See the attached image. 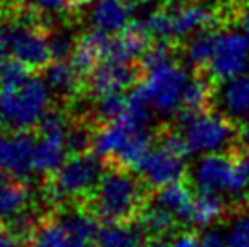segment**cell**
I'll use <instances>...</instances> for the list:
<instances>
[{
  "label": "cell",
  "mask_w": 249,
  "mask_h": 247,
  "mask_svg": "<svg viewBox=\"0 0 249 247\" xmlns=\"http://www.w3.org/2000/svg\"><path fill=\"white\" fill-rule=\"evenodd\" d=\"M144 182L124 167L113 165L104 173L88 198L89 213L106 224H125L145 209Z\"/></svg>",
  "instance_id": "1"
},
{
  "label": "cell",
  "mask_w": 249,
  "mask_h": 247,
  "mask_svg": "<svg viewBox=\"0 0 249 247\" xmlns=\"http://www.w3.org/2000/svg\"><path fill=\"white\" fill-rule=\"evenodd\" d=\"M151 149V133L131 118L122 117L102 124L93 137V153L117 167H135Z\"/></svg>",
  "instance_id": "2"
},
{
  "label": "cell",
  "mask_w": 249,
  "mask_h": 247,
  "mask_svg": "<svg viewBox=\"0 0 249 247\" xmlns=\"http://www.w3.org/2000/svg\"><path fill=\"white\" fill-rule=\"evenodd\" d=\"M178 131L187 140L191 153H226L240 138L238 125L220 111H184L178 115Z\"/></svg>",
  "instance_id": "3"
},
{
  "label": "cell",
  "mask_w": 249,
  "mask_h": 247,
  "mask_svg": "<svg viewBox=\"0 0 249 247\" xmlns=\"http://www.w3.org/2000/svg\"><path fill=\"white\" fill-rule=\"evenodd\" d=\"M51 111V93L42 78L29 80L0 93V115L6 127L13 131H31L38 127Z\"/></svg>",
  "instance_id": "4"
},
{
  "label": "cell",
  "mask_w": 249,
  "mask_h": 247,
  "mask_svg": "<svg viewBox=\"0 0 249 247\" xmlns=\"http://www.w3.org/2000/svg\"><path fill=\"white\" fill-rule=\"evenodd\" d=\"M104 160L95 153L73 155L60 169L51 175L48 182L49 198L56 200H86L97 189L104 176Z\"/></svg>",
  "instance_id": "5"
},
{
  "label": "cell",
  "mask_w": 249,
  "mask_h": 247,
  "mask_svg": "<svg viewBox=\"0 0 249 247\" xmlns=\"http://www.w3.org/2000/svg\"><path fill=\"white\" fill-rule=\"evenodd\" d=\"M191 75L177 62L144 71L140 88L144 89L147 100L155 113L162 117L180 115L184 111V95Z\"/></svg>",
  "instance_id": "6"
},
{
  "label": "cell",
  "mask_w": 249,
  "mask_h": 247,
  "mask_svg": "<svg viewBox=\"0 0 249 247\" xmlns=\"http://www.w3.org/2000/svg\"><path fill=\"white\" fill-rule=\"evenodd\" d=\"M71 122L58 111H49L38 125V138L33 155V169L38 175H53L68 160V133Z\"/></svg>",
  "instance_id": "7"
},
{
  "label": "cell",
  "mask_w": 249,
  "mask_h": 247,
  "mask_svg": "<svg viewBox=\"0 0 249 247\" xmlns=\"http://www.w3.org/2000/svg\"><path fill=\"white\" fill-rule=\"evenodd\" d=\"M249 66V38L238 31H220L213 58L206 68L213 82H228L242 76Z\"/></svg>",
  "instance_id": "8"
},
{
  "label": "cell",
  "mask_w": 249,
  "mask_h": 247,
  "mask_svg": "<svg viewBox=\"0 0 249 247\" xmlns=\"http://www.w3.org/2000/svg\"><path fill=\"white\" fill-rule=\"evenodd\" d=\"M36 138L31 131H13L0 137V176L26 180L33 175V155Z\"/></svg>",
  "instance_id": "9"
},
{
  "label": "cell",
  "mask_w": 249,
  "mask_h": 247,
  "mask_svg": "<svg viewBox=\"0 0 249 247\" xmlns=\"http://www.w3.org/2000/svg\"><path fill=\"white\" fill-rule=\"evenodd\" d=\"M193 182L200 193H229L236 196L235 157H229L228 153L202 157L193 169Z\"/></svg>",
  "instance_id": "10"
},
{
  "label": "cell",
  "mask_w": 249,
  "mask_h": 247,
  "mask_svg": "<svg viewBox=\"0 0 249 247\" xmlns=\"http://www.w3.org/2000/svg\"><path fill=\"white\" fill-rule=\"evenodd\" d=\"M139 178L149 187L162 189L166 185L182 182L186 176V162L184 158L177 157L167 149L160 147H151L149 153L145 155L140 164L137 165Z\"/></svg>",
  "instance_id": "11"
},
{
  "label": "cell",
  "mask_w": 249,
  "mask_h": 247,
  "mask_svg": "<svg viewBox=\"0 0 249 247\" xmlns=\"http://www.w3.org/2000/svg\"><path fill=\"white\" fill-rule=\"evenodd\" d=\"M135 80H137V69L131 64L106 58L88 76V86L95 98H102L109 95H122L135 84Z\"/></svg>",
  "instance_id": "12"
},
{
  "label": "cell",
  "mask_w": 249,
  "mask_h": 247,
  "mask_svg": "<svg viewBox=\"0 0 249 247\" xmlns=\"http://www.w3.org/2000/svg\"><path fill=\"white\" fill-rule=\"evenodd\" d=\"M109 44L111 35L91 29V31L76 38L75 49H73V55L70 56V62L73 64V68L86 78L95 71V68L100 62L107 58Z\"/></svg>",
  "instance_id": "13"
},
{
  "label": "cell",
  "mask_w": 249,
  "mask_h": 247,
  "mask_svg": "<svg viewBox=\"0 0 249 247\" xmlns=\"http://www.w3.org/2000/svg\"><path fill=\"white\" fill-rule=\"evenodd\" d=\"M214 98L222 115L236 120V125H240L249 118V76L242 75L218 84Z\"/></svg>",
  "instance_id": "14"
},
{
  "label": "cell",
  "mask_w": 249,
  "mask_h": 247,
  "mask_svg": "<svg viewBox=\"0 0 249 247\" xmlns=\"http://www.w3.org/2000/svg\"><path fill=\"white\" fill-rule=\"evenodd\" d=\"M89 6V20L97 31L115 36L131 26V7L124 0H95Z\"/></svg>",
  "instance_id": "15"
},
{
  "label": "cell",
  "mask_w": 249,
  "mask_h": 247,
  "mask_svg": "<svg viewBox=\"0 0 249 247\" xmlns=\"http://www.w3.org/2000/svg\"><path fill=\"white\" fill-rule=\"evenodd\" d=\"M149 46H151L149 33L145 31L142 22L135 20L122 33L111 36L107 58H115V60L131 64L135 60H140L145 51L149 49Z\"/></svg>",
  "instance_id": "16"
},
{
  "label": "cell",
  "mask_w": 249,
  "mask_h": 247,
  "mask_svg": "<svg viewBox=\"0 0 249 247\" xmlns=\"http://www.w3.org/2000/svg\"><path fill=\"white\" fill-rule=\"evenodd\" d=\"M42 73H44L42 80L46 82L51 95L60 96L64 100H71L82 93L84 76L73 68L70 60L51 62Z\"/></svg>",
  "instance_id": "17"
},
{
  "label": "cell",
  "mask_w": 249,
  "mask_h": 247,
  "mask_svg": "<svg viewBox=\"0 0 249 247\" xmlns=\"http://www.w3.org/2000/svg\"><path fill=\"white\" fill-rule=\"evenodd\" d=\"M29 189L24 182L0 176V224L9 226L28 211Z\"/></svg>",
  "instance_id": "18"
},
{
  "label": "cell",
  "mask_w": 249,
  "mask_h": 247,
  "mask_svg": "<svg viewBox=\"0 0 249 247\" xmlns=\"http://www.w3.org/2000/svg\"><path fill=\"white\" fill-rule=\"evenodd\" d=\"M193 193L182 182L166 185L159 189L157 196H155V204L162 209H166L173 214L177 222L180 224H189V216H191V206H193Z\"/></svg>",
  "instance_id": "19"
},
{
  "label": "cell",
  "mask_w": 249,
  "mask_h": 247,
  "mask_svg": "<svg viewBox=\"0 0 249 247\" xmlns=\"http://www.w3.org/2000/svg\"><path fill=\"white\" fill-rule=\"evenodd\" d=\"M145 233L135 222L104 224L98 233L97 247H144Z\"/></svg>",
  "instance_id": "20"
},
{
  "label": "cell",
  "mask_w": 249,
  "mask_h": 247,
  "mask_svg": "<svg viewBox=\"0 0 249 247\" xmlns=\"http://www.w3.org/2000/svg\"><path fill=\"white\" fill-rule=\"evenodd\" d=\"M218 36H220L218 29H206V31L193 35L186 44L187 64L195 69H204L206 71V68L213 58Z\"/></svg>",
  "instance_id": "21"
},
{
  "label": "cell",
  "mask_w": 249,
  "mask_h": 247,
  "mask_svg": "<svg viewBox=\"0 0 249 247\" xmlns=\"http://www.w3.org/2000/svg\"><path fill=\"white\" fill-rule=\"evenodd\" d=\"M226 209H228V204H226V200L222 198V194L198 193L193 198L189 224L198 227H206L209 224L216 222L220 216H224Z\"/></svg>",
  "instance_id": "22"
},
{
  "label": "cell",
  "mask_w": 249,
  "mask_h": 247,
  "mask_svg": "<svg viewBox=\"0 0 249 247\" xmlns=\"http://www.w3.org/2000/svg\"><path fill=\"white\" fill-rule=\"evenodd\" d=\"M17 4L26 7L29 11L36 13L44 20L51 24L53 18H64V17H73L84 9L82 0H15Z\"/></svg>",
  "instance_id": "23"
},
{
  "label": "cell",
  "mask_w": 249,
  "mask_h": 247,
  "mask_svg": "<svg viewBox=\"0 0 249 247\" xmlns=\"http://www.w3.org/2000/svg\"><path fill=\"white\" fill-rule=\"evenodd\" d=\"M175 224H177V218L173 214L166 211V209L159 207L157 204L147 206L139 216V226L151 238H164V236H167L175 229Z\"/></svg>",
  "instance_id": "24"
},
{
  "label": "cell",
  "mask_w": 249,
  "mask_h": 247,
  "mask_svg": "<svg viewBox=\"0 0 249 247\" xmlns=\"http://www.w3.org/2000/svg\"><path fill=\"white\" fill-rule=\"evenodd\" d=\"M214 91L211 84L202 78V76H191L187 84L186 95H184V111L187 113H196V111L208 109L209 100L213 98ZM182 111V113H184Z\"/></svg>",
  "instance_id": "25"
},
{
  "label": "cell",
  "mask_w": 249,
  "mask_h": 247,
  "mask_svg": "<svg viewBox=\"0 0 249 247\" xmlns=\"http://www.w3.org/2000/svg\"><path fill=\"white\" fill-rule=\"evenodd\" d=\"M153 113L155 111H153L151 104L147 100L144 89L140 86L133 88L131 93L127 95V111H125V117L131 118L133 122H137L139 125L147 127L153 122V117H155Z\"/></svg>",
  "instance_id": "26"
},
{
  "label": "cell",
  "mask_w": 249,
  "mask_h": 247,
  "mask_svg": "<svg viewBox=\"0 0 249 247\" xmlns=\"http://www.w3.org/2000/svg\"><path fill=\"white\" fill-rule=\"evenodd\" d=\"M125 111H127V96L124 95L95 98V117L102 124L115 122L118 118L125 117Z\"/></svg>",
  "instance_id": "27"
},
{
  "label": "cell",
  "mask_w": 249,
  "mask_h": 247,
  "mask_svg": "<svg viewBox=\"0 0 249 247\" xmlns=\"http://www.w3.org/2000/svg\"><path fill=\"white\" fill-rule=\"evenodd\" d=\"M29 78H31V71L15 58H4L0 62V93L18 88Z\"/></svg>",
  "instance_id": "28"
},
{
  "label": "cell",
  "mask_w": 249,
  "mask_h": 247,
  "mask_svg": "<svg viewBox=\"0 0 249 247\" xmlns=\"http://www.w3.org/2000/svg\"><path fill=\"white\" fill-rule=\"evenodd\" d=\"M93 137H95V133H91L84 124L71 125L70 133H68V149H70L71 157L93 151Z\"/></svg>",
  "instance_id": "29"
},
{
  "label": "cell",
  "mask_w": 249,
  "mask_h": 247,
  "mask_svg": "<svg viewBox=\"0 0 249 247\" xmlns=\"http://www.w3.org/2000/svg\"><path fill=\"white\" fill-rule=\"evenodd\" d=\"M76 40L66 31H51L49 35V48H51V58L55 62H64L68 56L73 55Z\"/></svg>",
  "instance_id": "30"
},
{
  "label": "cell",
  "mask_w": 249,
  "mask_h": 247,
  "mask_svg": "<svg viewBox=\"0 0 249 247\" xmlns=\"http://www.w3.org/2000/svg\"><path fill=\"white\" fill-rule=\"evenodd\" d=\"M162 147L167 149L169 153H173L177 157L184 158L186 160L189 155H191V149H189V145H187V140L184 138V135L180 133V131H166L164 135H162Z\"/></svg>",
  "instance_id": "31"
},
{
  "label": "cell",
  "mask_w": 249,
  "mask_h": 247,
  "mask_svg": "<svg viewBox=\"0 0 249 247\" xmlns=\"http://www.w3.org/2000/svg\"><path fill=\"white\" fill-rule=\"evenodd\" d=\"M226 242L229 247H249V216H240L233 222Z\"/></svg>",
  "instance_id": "32"
},
{
  "label": "cell",
  "mask_w": 249,
  "mask_h": 247,
  "mask_svg": "<svg viewBox=\"0 0 249 247\" xmlns=\"http://www.w3.org/2000/svg\"><path fill=\"white\" fill-rule=\"evenodd\" d=\"M171 247H200V238L195 233L184 231L171 242Z\"/></svg>",
  "instance_id": "33"
},
{
  "label": "cell",
  "mask_w": 249,
  "mask_h": 247,
  "mask_svg": "<svg viewBox=\"0 0 249 247\" xmlns=\"http://www.w3.org/2000/svg\"><path fill=\"white\" fill-rule=\"evenodd\" d=\"M200 247H229L228 242L216 233H206L200 238Z\"/></svg>",
  "instance_id": "34"
},
{
  "label": "cell",
  "mask_w": 249,
  "mask_h": 247,
  "mask_svg": "<svg viewBox=\"0 0 249 247\" xmlns=\"http://www.w3.org/2000/svg\"><path fill=\"white\" fill-rule=\"evenodd\" d=\"M0 247H20V242L17 240L6 227H0Z\"/></svg>",
  "instance_id": "35"
},
{
  "label": "cell",
  "mask_w": 249,
  "mask_h": 247,
  "mask_svg": "<svg viewBox=\"0 0 249 247\" xmlns=\"http://www.w3.org/2000/svg\"><path fill=\"white\" fill-rule=\"evenodd\" d=\"M236 20L240 22L244 33H246V36L249 38V4H244V6H240V9H238V15H236Z\"/></svg>",
  "instance_id": "36"
},
{
  "label": "cell",
  "mask_w": 249,
  "mask_h": 247,
  "mask_svg": "<svg viewBox=\"0 0 249 247\" xmlns=\"http://www.w3.org/2000/svg\"><path fill=\"white\" fill-rule=\"evenodd\" d=\"M7 53V42H6V31H4V24L0 20V62L6 58Z\"/></svg>",
  "instance_id": "37"
},
{
  "label": "cell",
  "mask_w": 249,
  "mask_h": 247,
  "mask_svg": "<svg viewBox=\"0 0 249 247\" xmlns=\"http://www.w3.org/2000/svg\"><path fill=\"white\" fill-rule=\"evenodd\" d=\"M144 247H171V244H167L164 238H151L149 242H145Z\"/></svg>",
  "instance_id": "38"
},
{
  "label": "cell",
  "mask_w": 249,
  "mask_h": 247,
  "mask_svg": "<svg viewBox=\"0 0 249 247\" xmlns=\"http://www.w3.org/2000/svg\"><path fill=\"white\" fill-rule=\"evenodd\" d=\"M4 127H6V122H4V118H2V115H0V137L4 135Z\"/></svg>",
  "instance_id": "39"
},
{
  "label": "cell",
  "mask_w": 249,
  "mask_h": 247,
  "mask_svg": "<svg viewBox=\"0 0 249 247\" xmlns=\"http://www.w3.org/2000/svg\"><path fill=\"white\" fill-rule=\"evenodd\" d=\"M127 4H142V2H147V0H124Z\"/></svg>",
  "instance_id": "40"
},
{
  "label": "cell",
  "mask_w": 249,
  "mask_h": 247,
  "mask_svg": "<svg viewBox=\"0 0 249 247\" xmlns=\"http://www.w3.org/2000/svg\"><path fill=\"white\" fill-rule=\"evenodd\" d=\"M238 2H240L242 6H244V4H249V0H238Z\"/></svg>",
  "instance_id": "41"
},
{
  "label": "cell",
  "mask_w": 249,
  "mask_h": 247,
  "mask_svg": "<svg viewBox=\"0 0 249 247\" xmlns=\"http://www.w3.org/2000/svg\"><path fill=\"white\" fill-rule=\"evenodd\" d=\"M173 2H191V0H173Z\"/></svg>",
  "instance_id": "42"
},
{
  "label": "cell",
  "mask_w": 249,
  "mask_h": 247,
  "mask_svg": "<svg viewBox=\"0 0 249 247\" xmlns=\"http://www.w3.org/2000/svg\"><path fill=\"white\" fill-rule=\"evenodd\" d=\"M248 200H249V193H248Z\"/></svg>",
  "instance_id": "43"
},
{
  "label": "cell",
  "mask_w": 249,
  "mask_h": 247,
  "mask_svg": "<svg viewBox=\"0 0 249 247\" xmlns=\"http://www.w3.org/2000/svg\"><path fill=\"white\" fill-rule=\"evenodd\" d=\"M0 2H2V0H0Z\"/></svg>",
  "instance_id": "44"
}]
</instances>
